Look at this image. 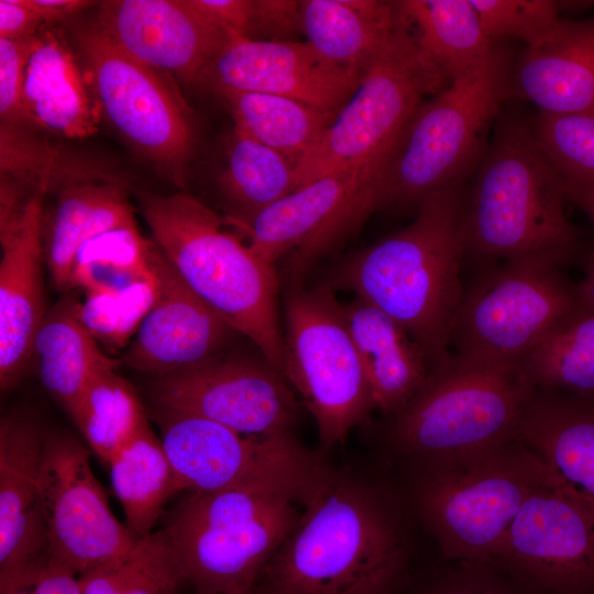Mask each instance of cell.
I'll return each instance as SVG.
<instances>
[{
	"instance_id": "7bdbcfd3",
	"label": "cell",
	"mask_w": 594,
	"mask_h": 594,
	"mask_svg": "<svg viewBox=\"0 0 594 594\" xmlns=\"http://www.w3.org/2000/svg\"><path fill=\"white\" fill-rule=\"evenodd\" d=\"M302 33L300 1L254 0L253 18L248 38L258 41H295Z\"/></svg>"
},
{
	"instance_id": "e0dca14e",
	"label": "cell",
	"mask_w": 594,
	"mask_h": 594,
	"mask_svg": "<svg viewBox=\"0 0 594 594\" xmlns=\"http://www.w3.org/2000/svg\"><path fill=\"white\" fill-rule=\"evenodd\" d=\"M493 557L549 594H594V498L563 480L538 488Z\"/></svg>"
},
{
	"instance_id": "4fadbf2b",
	"label": "cell",
	"mask_w": 594,
	"mask_h": 594,
	"mask_svg": "<svg viewBox=\"0 0 594 594\" xmlns=\"http://www.w3.org/2000/svg\"><path fill=\"white\" fill-rule=\"evenodd\" d=\"M284 318V377L314 417L320 441L332 447L374 409L344 306L327 283L294 287Z\"/></svg>"
},
{
	"instance_id": "1f68e13d",
	"label": "cell",
	"mask_w": 594,
	"mask_h": 594,
	"mask_svg": "<svg viewBox=\"0 0 594 594\" xmlns=\"http://www.w3.org/2000/svg\"><path fill=\"white\" fill-rule=\"evenodd\" d=\"M232 116L233 129L278 152L296 167L334 119L315 106L256 91L219 94Z\"/></svg>"
},
{
	"instance_id": "74e56055",
	"label": "cell",
	"mask_w": 594,
	"mask_h": 594,
	"mask_svg": "<svg viewBox=\"0 0 594 594\" xmlns=\"http://www.w3.org/2000/svg\"><path fill=\"white\" fill-rule=\"evenodd\" d=\"M158 294L160 278L153 266L147 277L125 288L85 294L84 300L79 302L78 315L100 346L118 351L129 346L155 305Z\"/></svg>"
},
{
	"instance_id": "83f0119b",
	"label": "cell",
	"mask_w": 594,
	"mask_h": 594,
	"mask_svg": "<svg viewBox=\"0 0 594 594\" xmlns=\"http://www.w3.org/2000/svg\"><path fill=\"white\" fill-rule=\"evenodd\" d=\"M79 302L70 290L47 310L32 352L43 386L68 414L100 372L118 365L81 323Z\"/></svg>"
},
{
	"instance_id": "8d00e7d4",
	"label": "cell",
	"mask_w": 594,
	"mask_h": 594,
	"mask_svg": "<svg viewBox=\"0 0 594 594\" xmlns=\"http://www.w3.org/2000/svg\"><path fill=\"white\" fill-rule=\"evenodd\" d=\"M81 594H178L184 578L163 529L120 558L78 576Z\"/></svg>"
},
{
	"instance_id": "ee69618b",
	"label": "cell",
	"mask_w": 594,
	"mask_h": 594,
	"mask_svg": "<svg viewBox=\"0 0 594 594\" xmlns=\"http://www.w3.org/2000/svg\"><path fill=\"white\" fill-rule=\"evenodd\" d=\"M207 21L229 40L249 37L254 0H188Z\"/></svg>"
},
{
	"instance_id": "f546056e",
	"label": "cell",
	"mask_w": 594,
	"mask_h": 594,
	"mask_svg": "<svg viewBox=\"0 0 594 594\" xmlns=\"http://www.w3.org/2000/svg\"><path fill=\"white\" fill-rule=\"evenodd\" d=\"M418 44L449 81L482 67L495 51L470 0H402Z\"/></svg>"
},
{
	"instance_id": "3957f363",
	"label": "cell",
	"mask_w": 594,
	"mask_h": 594,
	"mask_svg": "<svg viewBox=\"0 0 594 594\" xmlns=\"http://www.w3.org/2000/svg\"><path fill=\"white\" fill-rule=\"evenodd\" d=\"M565 186L530 124L498 123L462 216L464 255L479 261L540 260L561 266L576 233L564 211Z\"/></svg>"
},
{
	"instance_id": "30bf717a",
	"label": "cell",
	"mask_w": 594,
	"mask_h": 594,
	"mask_svg": "<svg viewBox=\"0 0 594 594\" xmlns=\"http://www.w3.org/2000/svg\"><path fill=\"white\" fill-rule=\"evenodd\" d=\"M153 413L180 492L245 490L306 506L333 471L293 435L245 436L191 413Z\"/></svg>"
},
{
	"instance_id": "ffe728a7",
	"label": "cell",
	"mask_w": 594,
	"mask_h": 594,
	"mask_svg": "<svg viewBox=\"0 0 594 594\" xmlns=\"http://www.w3.org/2000/svg\"><path fill=\"white\" fill-rule=\"evenodd\" d=\"M153 266L160 278L158 298L121 362L161 377L222 353L238 332L189 288L156 244Z\"/></svg>"
},
{
	"instance_id": "44dd1931",
	"label": "cell",
	"mask_w": 594,
	"mask_h": 594,
	"mask_svg": "<svg viewBox=\"0 0 594 594\" xmlns=\"http://www.w3.org/2000/svg\"><path fill=\"white\" fill-rule=\"evenodd\" d=\"M44 191L0 224V387L13 388L32 362L33 343L47 312L42 248Z\"/></svg>"
},
{
	"instance_id": "603a6c76",
	"label": "cell",
	"mask_w": 594,
	"mask_h": 594,
	"mask_svg": "<svg viewBox=\"0 0 594 594\" xmlns=\"http://www.w3.org/2000/svg\"><path fill=\"white\" fill-rule=\"evenodd\" d=\"M556 114L594 113V19L564 20L510 66L508 97Z\"/></svg>"
},
{
	"instance_id": "7dc6e473",
	"label": "cell",
	"mask_w": 594,
	"mask_h": 594,
	"mask_svg": "<svg viewBox=\"0 0 594 594\" xmlns=\"http://www.w3.org/2000/svg\"><path fill=\"white\" fill-rule=\"evenodd\" d=\"M403 561L382 568L342 590L329 594H393Z\"/></svg>"
},
{
	"instance_id": "c3c4849f",
	"label": "cell",
	"mask_w": 594,
	"mask_h": 594,
	"mask_svg": "<svg viewBox=\"0 0 594 594\" xmlns=\"http://www.w3.org/2000/svg\"><path fill=\"white\" fill-rule=\"evenodd\" d=\"M28 2L45 24L66 20L95 3L86 0H28Z\"/></svg>"
},
{
	"instance_id": "b9f144b4",
	"label": "cell",
	"mask_w": 594,
	"mask_h": 594,
	"mask_svg": "<svg viewBox=\"0 0 594 594\" xmlns=\"http://www.w3.org/2000/svg\"><path fill=\"white\" fill-rule=\"evenodd\" d=\"M0 594H81L78 575L46 551L0 581Z\"/></svg>"
},
{
	"instance_id": "f35d334b",
	"label": "cell",
	"mask_w": 594,
	"mask_h": 594,
	"mask_svg": "<svg viewBox=\"0 0 594 594\" xmlns=\"http://www.w3.org/2000/svg\"><path fill=\"white\" fill-rule=\"evenodd\" d=\"M529 124L565 191L594 190V113L539 111Z\"/></svg>"
},
{
	"instance_id": "d4e9b609",
	"label": "cell",
	"mask_w": 594,
	"mask_h": 594,
	"mask_svg": "<svg viewBox=\"0 0 594 594\" xmlns=\"http://www.w3.org/2000/svg\"><path fill=\"white\" fill-rule=\"evenodd\" d=\"M136 222L124 187L113 180H84L58 190L43 210L42 248L54 287L72 289V267L80 246L108 230Z\"/></svg>"
},
{
	"instance_id": "2e32d148",
	"label": "cell",
	"mask_w": 594,
	"mask_h": 594,
	"mask_svg": "<svg viewBox=\"0 0 594 594\" xmlns=\"http://www.w3.org/2000/svg\"><path fill=\"white\" fill-rule=\"evenodd\" d=\"M155 406L191 413L245 436L293 435L297 404L286 378L264 356L222 353L155 377Z\"/></svg>"
},
{
	"instance_id": "816d5d0a",
	"label": "cell",
	"mask_w": 594,
	"mask_h": 594,
	"mask_svg": "<svg viewBox=\"0 0 594 594\" xmlns=\"http://www.w3.org/2000/svg\"><path fill=\"white\" fill-rule=\"evenodd\" d=\"M223 594H265L256 586L233 590Z\"/></svg>"
},
{
	"instance_id": "f1b7e54d",
	"label": "cell",
	"mask_w": 594,
	"mask_h": 594,
	"mask_svg": "<svg viewBox=\"0 0 594 594\" xmlns=\"http://www.w3.org/2000/svg\"><path fill=\"white\" fill-rule=\"evenodd\" d=\"M306 41L339 65L365 69L380 55L399 21L397 1L301 0Z\"/></svg>"
},
{
	"instance_id": "d590c367",
	"label": "cell",
	"mask_w": 594,
	"mask_h": 594,
	"mask_svg": "<svg viewBox=\"0 0 594 594\" xmlns=\"http://www.w3.org/2000/svg\"><path fill=\"white\" fill-rule=\"evenodd\" d=\"M536 388L594 396V312L582 309L520 364Z\"/></svg>"
},
{
	"instance_id": "836d02e7",
	"label": "cell",
	"mask_w": 594,
	"mask_h": 594,
	"mask_svg": "<svg viewBox=\"0 0 594 594\" xmlns=\"http://www.w3.org/2000/svg\"><path fill=\"white\" fill-rule=\"evenodd\" d=\"M94 452L109 464L147 421L133 386L116 372H100L69 413Z\"/></svg>"
},
{
	"instance_id": "277c9868",
	"label": "cell",
	"mask_w": 594,
	"mask_h": 594,
	"mask_svg": "<svg viewBox=\"0 0 594 594\" xmlns=\"http://www.w3.org/2000/svg\"><path fill=\"white\" fill-rule=\"evenodd\" d=\"M399 561V528L383 495L356 474L332 471L256 587L265 594H329Z\"/></svg>"
},
{
	"instance_id": "e575fe53",
	"label": "cell",
	"mask_w": 594,
	"mask_h": 594,
	"mask_svg": "<svg viewBox=\"0 0 594 594\" xmlns=\"http://www.w3.org/2000/svg\"><path fill=\"white\" fill-rule=\"evenodd\" d=\"M155 243L144 238L136 222L100 233L78 250L72 267V289L85 294L125 288L153 272Z\"/></svg>"
},
{
	"instance_id": "7a4b0ae2",
	"label": "cell",
	"mask_w": 594,
	"mask_h": 594,
	"mask_svg": "<svg viewBox=\"0 0 594 594\" xmlns=\"http://www.w3.org/2000/svg\"><path fill=\"white\" fill-rule=\"evenodd\" d=\"M153 242L189 288L234 331L245 336L284 376L285 342L274 265L196 197H140Z\"/></svg>"
},
{
	"instance_id": "cb8c5ba5",
	"label": "cell",
	"mask_w": 594,
	"mask_h": 594,
	"mask_svg": "<svg viewBox=\"0 0 594 594\" xmlns=\"http://www.w3.org/2000/svg\"><path fill=\"white\" fill-rule=\"evenodd\" d=\"M23 106L31 125L70 140L97 132L100 113L70 45L51 30L40 32L24 76Z\"/></svg>"
},
{
	"instance_id": "9a60e30c",
	"label": "cell",
	"mask_w": 594,
	"mask_h": 594,
	"mask_svg": "<svg viewBox=\"0 0 594 594\" xmlns=\"http://www.w3.org/2000/svg\"><path fill=\"white\" fill-rule=\"evenodd\" d=\"M41 496L47 552L78 576L133 548L136 540L113 515L89 451L70 433L47 432Z\"/></svg>"
},
{
	"instance_id": "52a82bcc",
	"label": "cell",
	"mask_w": 594,
	"mask_h": 594,
	"mask_svg": "<svg viewBox=\"0 0 594 594\" xmlns=\"http://www.w3.org/2000/svg\"><path fill=\"white\" fill-rule=\"evenodd\" d=\"M536 392L520 366L452 356L393 415L389 440L398 452L425 459L496 447L517 439Z\"/></svg>"
},
{
	"instance_id": "7c38bea8",
	"label": "cell",
	"mask_w": 594,
	"mask_h": 594,
	"mask_svg": "<svg viewBox=\"0 0 594 594\" xmlns=\"http://www.w3.org/2000/svg\"><path fill=\"white\" fill-rule=\"evenodd\" d=\"M582 309L578 287L559 266L534 258L507 261L464 292L449 345L463 362L520 366Z\"/></svg>"
},
{
	"instance_id": "d6986e66",
	"label": "cell",
	"mask_w": 594,
	"mask_h": 594,
	"mask_svg": "<svg viewBox=\"0 0 594 594\" xmlns=\"http://www.w3.org/2000/svg\"><path fill=\"white\" fill-rule=\"evenodd\" d=\"M96 22L127 54L193 86L230 41L188 0L102 1Z\"/></svg>"
},
{
	"instance_id": "ab89813d",
	"label": "cell",
	"mask_w": 594,
	"mask_h": 594,
	"mask_svg": "<svg viewBox=\"0 0 594 594\" xmlns=\"http://www.w3.org/2000/svg\"><path fill=\"white\" fill-rule=\"evenodd\" d=\"M491 40L515 37L536 44L558 24L559 4L549 0H470Z\"/></svg>"
},
{
	"instance_id": "4dcf8cb0",
	"label": "cell",
	"mask_w": 594,
	"mask_h": 594,
	"mask_svg": "<svg viewBox=\"0 0 594 594\" xmlns=\"http://www.w3.org/2000/svg\"><path fill=\"white\" fill-rule=\"evenodd\" d=\"M110 480L135 540L153 532L168 499L180 492L148 420L110 461Z\"/></svg>"
},
{
	"instance_id": "7402d4cb",
	"label": "cell",
	"mask_w": 594,
	"mask_h": 594,
	"mask_svg": "<svg viewBox=\"0 0 594 594\" xmlns=\"http://www.w3.org/2000/svg\"><path fill=\"white\" fill-rule=\"evenodd\" d=\"M47 431L26 411L0 422V581L47 551L41 474Z\"/></svg>"
},
{
	"instance_id": "6da1fadb",
	"label": "cell",
	"mask_w": 594,
	"mask_h": 594,
	"mask_svg": "<svg viewBox=\"0 0 594 594\" xmlns=\"http://www.w3.org/2000/svg\"><path fill=\"white\" fill-rule=\"evenodd\" d=\"M466 195L462 184L428 195L407 227L346 257L327 283L394 319L422 350L431 371L452 360L450 333L464 295Z\"/></svg>"
},
{
	"instance_id": "681fc988",
	"label": "cell",
	"mask_w": 594,
	"mask_h": 594,
	"mask_svg": "<svg viewBox=\"0 0 594 594\" xmlns=\"http://www.w3.org/2000/svg\"><path fill=\"white\" fill-rule=\"evenodd\" d=\"M576 287L582 308L594 312V250L590 257L586 274Z\"/></svg>"
},
{
	"instance_id": "f6af8a7d",
	"label": "cell",
	"mask_w": 594,
	"mask_h": 594,
	"mask_svg": "<svg viewBox=\"0 0 594 594\" xmlns=\"http://www.w3.org/2000/svg\"><path fill=\"white\" fill-rule=\"evenodd\" d=\"M44 24L28 0H0V38L34 36Z\"/></svg>"
},
{
	"instance_id": "ac0fdd59",
	"label": "cell",
	"mask_w": 594,
	"mask_h": 594,
	"mask_svg": "<svg viewBox=\"0 0 594 594\" xmlns=\"http://www.w3.org/2000/svg\"><path fill=\"white\" fill-rule=\"evenodd\" d=\"M364 72L333 63L307 41L230 40L206 69L200 87L216 95L256 91L295 99L337 116Z\"/></svg>"
},
{
	"instance_id": "4316f807",
	"label": "cell",
	"mask_w": 594,
	"mask_h": 594,
	"mask_svg": "<svg viewBox=\"0 0 594 594\" xmlns=\"http://www.w3.org/2000/svg\"><path fill=\"white\" fill-rule=\"evenodd\" d=\"M517 438L565 483L594 498V396L537 391Z\"/></svg>"
},
{
	"instance_id": "8fae6325",
	"label": "cell",
	"mask_w": 594,
	"mask_h": 594,
	"mask_svg": "<svg viewBox=\"0 0 594 594\" xmlns=\"http://www.w3.org/2000/svg\"><path fill=\"white\" fill-rule=\"evenodd\" d=\"M74 31L99 113L134 152L183 186L196 120L176 79L127 54L96 21Z\"/></svg>"
},
{
	"instance_id": "9c48e42d",
	"label": "cell",
	"mask_w": 594,
	"mask_h": 594,
	"mask_svg": "<svg viewBox=\"0 0 594 594\" xmlns=\"http://www.w3.org/2000/svg\"><path fill=\"white\" fill-rule=\"evenodd\" d=\"M508 58L495 48L470 75L427 99L405 128L383 177V207L419 204L462 184L508 98Z\"/></svg>"
},
{
	"instance_id": "484cf974",
	"label": "cell",
	"mask_w": 594,
	"mask_h": 594,
	"mask_svg": "<svg viewBox=\"0 0 594 594\" xmlns=\"http://www.w3.org/2000/svg\"><path fill=\"white\" fill-rule=\"evenodd\" d=\"M344 312L373 407L394 415L426 384L429 362L402 326L363 299L355 297Z\"/></svg>"
},
{
	"instance_id": "ba28073f",
	"label": "cell",
	"mask_w": 594,
	"mask_h": 594,
	"mask_svg": "<svg viewBox=\"0 0 594 594\" xmlns=\"http://www.w3.org/2000/svg\"><path fill=\"white\" fill-rule=\"evenodd\" d=\"M288 497L245 490L190 493L163 529L195 594L256 586L298 518Z\"/></svg>"
},
{
	"instance_id": "60d3db41",
	"label": "cell",
	"mask_w": 594,
	"mask_h": 594,
	"mask_svg": "<svg viewBox=\"0 0 594 594\" xmlns=\"http://www.w3.org/2000/svg\"><path fill=\"white\" fill-rule=\"evenodd\" d=\"M38 42L40 33L20 40L0 38L1 129L31 125L23 106V84L28 62Z\"/></svg>"
},
{
	"instance_id": "5b68a950",
	"label": "cell",
	"mask_w": 594,
	"mask_h": 594,
	"mask_svg": "<svg viewBox=\"0 0 594 594\" xmlns=\"http://www.w3.org/2000/svg\"><path fill=\"white\" fill-rule=\"evenodd\" d=\"M427 460L418 509L450 559L494 556L519 509L538 488L562 480L521 440Z\"/></svg>"
},
{
	"instance_id": "8992f818",
	"label": "cell",
	"mask_w": 594,
	"mask_h": 594,
	"mask_svg": "<svg viewBox=\"0 0 594 594\" xmlns=\"http://www.w3.org/2000/svg\"><path fill=\"white\" fill-rule=\"evenodd\" d=\"M449 84L399 9L387 44L317 144L296 165V189L323 176L362 173L377 177L383 193L385 170L411 117Z\"/></svg>"
},
{
	"instance_id": "d6a6232c",
	"label": "cell",
	"mask_w": 594,
	"mask_h": 594,
	"mask_svg": "<svg viewBox=\"0 0 594 594\" xmlns=\"http://www.w3.org/2000/svg\"><path fill=\"white\" fill-rule=\"evenodd\" d=\"M218 183L231 208L227 216L248 218L296 190L295 165L233 129Z\"/></svg>"
},
{
	"instance_id": "5bb4252c",
	"label": "cell",
	"mask_w": 594,
	"mask_h": 594,
	"mask_svg": "<svg viewBox=\"0 0 594 594\" xmlns=\"http://www.w3.org/2000/svg\"><path fill=\"white\" fill-rule=\"evenodd\" d=\"M382 182L362 173H340L306 184L248 218L224 216L251 250L274 265L288 257L296 282L377 208Z\"/></svg>"
},
{
	"instance_id": "f907efd6",
	"label": "cell",
	"mask_w": 594,
	"mask_h": 594,
	"mask_svg": "<svg viewBox=\"0 0 594 594\" xmlns=\"http://www.w3.org/2000/svg\"><path fill=\"white\" fill-rule=\"evenodd\" d=\"M566 197L587 216L594 227V190H570Z\"/></svg>"
},
{
	"instance_id": "bcb514c9",
	"label": "cell",
	"mask_w": 594,
	"mask_h": 594,
	"mask_svg": "<svg viewBox=\"0 0 594 594\" xmlns=\"http://www.w3.org/2000/svg\"><path fill=\"white\" fill-rule=\"evenodd\" d=\"M429 594H510L496 582L473 572H461L443 581Z\"/></svg>"
}]
</instances>
